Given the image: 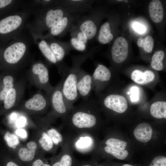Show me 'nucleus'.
<instances>
[{
    "label": "nucleus",
    "instance_id": "nucleus-1",
    "mask_svg": "<svg viewBox=\"0 0 166 166\" xmlns=\"http://www.w3.org/2000/svg\"><path fill=\"white\" fill-rule=\"evenodd\" d=\"M91 50L82 55L73 56L72 67L69 68L66 75L62 77L61 90L69 106L72 109L73 104L79 97L77 89L79 72L82 64L91 56Z\"/></svg>",
    "mask_w": 166,
    "mask_h": 166
},
{
    "label": "nucleus",
    "instance_id": "nucleus-2",
    "mask_svg": "<svg viewBox=\"0 0 166 166\" xmlns=\"http://www.w3.org/2000/svg\"><path fill=\"white\" fill-rule=\"evenodd\" d=\"M66 118L74 127L80 129H90L97 123V118L91 100L84 101L78 106L73 107Z\"/></svg>",
    "mask_w": 166,
    "mask_h": 166
},
{
    "label": "nucleus",
    "instance_id": "nucleus-3",
    "mask_svg": "<svg viewBox=\"0 0 166 166\" xmlns=\"http://www.w3.org/2000/svg\"><path fill=\"white\" fill-rule=\"evenodd\" d=\"M27 76L31 85L43 90L49 95L54 87L50 83L49 70L44 63L37 62L33 64Z\"/></svg>",
    "mask_w": 166,
    "mask_h": 166
},
{
    "label": "nucleus",
    "instance_id": "nucleus-4",
    "mask_svg": "<svg viewBox=\"0 0 166 166\" xmlns=\"http://www.w3.org/2000/svg\"><path fill=\"white\" fill-rule=\"evenodd\" d=\"M62 79L49 95L52 111L49 114L53 117H60L66 119L71 109L68 106L61 90Z\"/></svg>",
    "mask_w": 166,
    "mask_h": 166
},
{
    "label": "nucleus",
    "instance_id": "nucleus-5",
    "mask_svg": "<svg viewBox=\"0 0 166 166\" xmlns=\"http://www.w3.org/2000/svg\"><path fill=\"white\" fill-rule=\"evenodd\" d=\"M50 105L49 96L46 93L39 92L23 102L19 109L28 114H38L45 112Z\"/></svg>",
    "mask_w": 166,
    "mask_h": 166
},
{
    "label": "nucleus",
    "instance_id": "nucleus-6",
    "mask_svg": "<svg viewBox=\"0 0 166 166\" xmlns=\"http://www.w3.org/2000/svg\"><path fill=\"white\" fill-rule=\"evenodd\" d=\"M26 81L22 79L17 81L15 86L7 92L3 101L5 110H9L14 108L18 104L23 95Z\"/></svg>",
    "mask_w": 166,
    "mask_h": 166
},
{
    "label": "nucleus",
    "instance_id": "nucleus-7",
    "mask_svg": "<svg viewBox=\"0 0 166 166\" xmlns=\"http://www.w3.org/2000/svg\"><path fill=\"white\" fill-rule=\"evenodd\" d=\"M26 50V46L24 43L21 42H15L5 50L3 53L4 59L8 64L15 65L23 58Z\"/></svg>",
    "mask_w": 166,
    "mask_h": 166
},
{
    "label": "nucleus",
    "instance_id": "nucleus-8",
    "mask_svg": "<svg viewBox=\"0 0 166 166\" xmlns=\"http://www.w3.org/2000/svg\"><path fill=\"white\" fill-rule=\"evenodd\" d=\"M92 75L82 69L79 72L77 83V89L79 98L87 101L93 89Z\"/></svg>",
    "mask_w": 166,
    "mask_h": 166
},
{
    "label": "nucleus",
    "instance_id": "nucleus-9",
    "mask_svg": "<svg viewBox=\"0 0 166 166\" xmlns=\"http://www.w3.org/2000/svg\"><path fill=\"white\" fill-rule=\"evenodd\" d=\"M104 106L107 109L119 113L125 112L128 108V103L123 96L110 94L105 96L103 100Z\"/></svg>",
    "mask_w": 166,
    "mask_h": 166
},
{
    "label": "nucleus",
    "instance_id": "nucleus-10",
    "mask_svg": "<svg viewBox=\"0 0 166 166\" xmlns=\"http://www.w3.org/2000/svg\"><path fill=\"white\" fill-rule=\"evenodd\" d=\"M128 42L124 38L119 37L116 38L111 49L113 61L117 63L124 61L128 56Z\"/></svg>",
    "mask_w": 166,
    "mask_h": 166
},
{
    "label": "nucleus",
    "instance_id": "nucleus-11",
    "mask_svg": "<svg viewBox=\"0 0 166 166\" xmlns=\"http://www.w3.org/2000/svg\"><path fill=\"white\" fill-rule=\"evenodd\" d=\"M70 13L67 8L59 7L47 10L44 18L43 24L46 29L50 30L64 16Z\"/></svg>",
    "mask_w": 166,
    "mask_h": 166
},
{
    "label": "nucleus",
    "instance_id": "nucleus-12",
    "mask_svg": "<svg viewBox=\"0 0 166 166\" xmlns=\"http://www.w3.org/2000/svg\"><path fill=\"white\" fill-rule=\"evenodd\" d=\"M76 26L82 33L88 41L93 38L97 33L96 23L90 14L81 20Z\"/></svg>",
    "mask_w": 166,
    "mask_h": 166
},
{
    "label": "nucleus",
    "instance_id": "nucleus-13",
    "mask_svg": "<svg viewBox=\"0 0 166 166\" xmlns=\"http://www.w3.org/2000/svg\"><path fill=\"white\" fill-rule=\"evenodd\" d=\"M111 76V72L107 67L102 64L98 65L92 75L93 89L95 91H97L100 85L108 82L110 80Z\"/></svg>",
    "mask_w": 166,
    "mask_h": 166
},
{
    "label": "nucleus",
    "instance_id": "nucleus-14",
    "mask_svg": "<svg viewBox=\"0 0 166 166\" xmlns=\"http://www.w3.org/2000/svg\"><path fill=\"white\" fill-rule=\"evenodd\" d=\"M69 13L56 24L49 30V35L57 36L63 34L71 28L76 18L74 15Z\"/></svg>",
    "mask_w": 166,
    "mask_h": 166
},
{
    "label": "nucleus",
    "instance_id": "nucleus-15",
    "mask_svg": "<svg viewBox=\"0 0 166 166\" xmlns=\"http://www.w3.org/2000/svg\"><path fill=\"white\" fill-rule=\"evenodd\" d=\"M22 18L20 15L8 16L0 21V33L7 34L15 30L21 25Z\"/></svg>",
    "mask_w": 166,
    "mask_h": 166
},
{
    "label": "nucleus",
    "instance_id": "nucleus-16",
    "mask_svg": "<svg viewBox=\"0 0 166 166\" xmlns=\"http://www.w3.org/2000/svg\"><path fill=\"white\" fill-rule=\"evenodd\" d=\"M38 144L35 141L28 142L24 146L20 148L18 155L20 159L23 161H29L34 158L38 148Z\"/></svg>",
    "mask_w": 166,
    "mask_h": 166
},
{
    "label": "nucleus",
    "instance_id": "nucleus-17",
    "mask_svg": "<svg viewBox=\"0 0 166 166\" xmlns=\"http://www.w3.org/2000/svg\"><path fill=\"white\" fill-rule=\"evenodd\" d=\"M133 133L136 138L139 141L147 142L152 138V129L150 124L147 123H142L136 127Z\"/></svg>",
    "mask_w": 166,
    "mask_h": 166
},
{
    "label": "nucleus",
    "instance_id": "nucleus-18",
    "mask_svg": "<svg viewBox=\"0 0 166 166\" xmlns=\"http://www.w3.org/2000/svg\"><path fill=\"white\" fill-rule=\"evenodd\" d=\"M38 46L45 57L50 62L57 65L59 73L62 71L65 65L59 64L49 45L44 40H42L39 43Z\"/></svg>",
    "mask_w": 166,
    "mask_h": 166
},
{
    "label": "nucleus",
    "instance_id": "nucleus-19",
    "mask_svg": "<svg viewBox=\"0 0 166 166\" xmlns=\"http://www.w3.org/2000/svg\"><path fill=\"white\" fill-rule=\"evenodd\" d=\"M149 13L153 22L156 23L161 22L164 17L163 9L160 0H154L151 2L149 6Z\"/></svg>",
    "mask_w": 166,
    "mask_h": 166
},
{
    "label": "nucleus",
    "instance_id": "nucleus-20",
    "mask_svg": "<svg viewBox=\"0 0 166 166\" xmlns=\"http://www.w3.org/2000/svg\"><path fill=\"white\" fill-rule=\"evenodd\" d=\"M131 77L135 83L144 85L152 81L154 79L155 75L151 70H147L142 72L140 70L136 69L132 72Z\"/></svg>",
    "mask_w": 166,
    "mask_h": 166
},
{
    "label": "nucleus",
    "instance_id": "nucleus-21",
    "mask_svg": "<svg viewBox=\"0 0 166 166\" xmlns=\"http://www.w3.org/2000/svg\"><path fill=\"white\" fill-rule=\"evenodd\" d=\"M71 45L68 43L61 44L57 42H53L50 44L49 46L59 64H60L65 57L69 53L71 49L70 46Z\"/></svg>",
    "mask_w": 166,
    "mask_h": 166
},
{
    "label": "nucleus",
    "instance_id": "nucleus-22",
    "mask_svg": "<svg viewBox=\"0 0 166 166\" xmlns=\"http://www.w3.org/2000/svg\"><path fill=\"white\" fill-rule=\"evenodd\" d=\"M99 42L102 44L110 42L113 38V35L111 30L110 23L106 22L101 26L98 37Z\"/></svg>",
    "mask_w": 166,
    "mask_h": 166
},
{
    "label": "nucleus",
    "instance_id": "nucleus-23",
    "mask_svg": "<svg viewBox=\"0 0 166 166\" xmlns=\"http://www.w3.org/2000/svg\"><path fill=\"white\" fill-rule=\"evenodd\" d=\"M15 75H6L3 78V86L0 91V101H3L7 92L13 88L17 83Z\"/></svg>",
    "mask_w": 166,
    "mask_h": 166
},
{
    "label": "nucleus",
    "instance_id": "nucleus-24",
    "mask_svg": "<svg viewBox=\"0 0 166 166\" xmlns=\"http://www.w3.org/2000/svg\"><path fill=\"white\" fill-rule=\"evenodd\" d=\"M150 112L154 118L158 119L166 118V102L164 101H157L151 105Z\"/></svg>",
    "mask_w": 166,
    "mask_h": 166
},
{
    "label": "nucleus",
    "instance_id": "nucleus-25",
    "mask_svg": "<svg viewBox=\"0 0 166 166\" xmlns=\"http://www.w3.org/2000/svg\"><path fill=\"white\" fill-rule=\"evenodd\" d=\"M164 56V53L162 50L156 52L153 55L151 62V66L154 69L161 71L163 68V60Z\"/></svg>",
    "mask_w": 166,
    "mask_h": 166
},
{
    "label": "nucleus",
    "instance_id": "nucleus-26",
    "mask_svg": "<svg viewBox=\"0 0 166 166\" xmlns=\"http://www.w3.org/2000/svg\"><path fill=\"white\" fill-rule=\"evenodd\" d=\"M38 144L42 149L46 152L52 150L54 145L46 132H42L38 140Z\"/></svg>",
    "mask_w": 166,
    "mask_h": 166
},
{
    "label": "nucleus",
    "instance_id": "nucleus-27",
    "mask_svg": "<svg viewBox=\"0 0 166 166\" xmlns=\"http://www.w3.org/2000/svg\"><path fill=\"white\" fill-rule=\"evenodd\" d=\"M137 45L142 48L145 51L148 53L152 52L154 45V41L152 37L148 35L145 38H139L137 41Z\"/></svg>",
    "mask_w": 166,
    "mask_h": 166
},
{
    "label": "nucleus",
    "instance_id": "nucleus-28",
    "mask_svg": "<svg viewBox=\"0 0 166 166\" xmlns=\"http://www.w3.org/2000/svg\"><path fill=\"white\" fill-rule=\"evenodd\" d=\"M105 143L108 147L118 150H124L127 145V142L114 138L108 139Z\"/></svg>",
    "mask_w": 166,
    "mask_h": 166
},
{
    "label": "nucleus",
    "instance_id": "nucleus-29",
    "mask_svg": "<svg viewBox=\"0 0 166 166\" xmlns=\"http://www.w3.org/2000/svg\"><path fill=\"white\" fill-rule=\"evenodd\" d=\"M46 132L54 145H58L62 142L63 137L56 129L51 128L48 129Z\"/></svg>",
    "mask_w": 166,
    "mask_h": 166
},
{
    "label": "nucleus",
    "instance_id": "nucleus-30",
    "mask_svg": "<svg viewBox=\"0 0 166 166\" xmlns=\"http://www.w3.org/2000/svg\"><path fill=\"white\" fill-rule=\"evenodd\" d=\"M104 150L106 153L120 160H123L125 159L128 154V152L127 150H117L107 146L105 147Z\"/></svg>",
    "mask_w": 166,
    "mask_h": 166
},
{
    "label": "nucleus",
    "instance_id": "nucleus-31",
    "mask_svg": "<svg viewBox=\"0 0 166 166\" xmlns=\"http://www.w3.org/2000/svg\"><path fill=\"white\" fill-rule=\"evenodd\" d=\"M73 163V159L71 156L68 153H65L52 166H72Z\"/></svg>",
    "mask_w": 166,
    "mask_h": 166
},
{
    "label": "nucleus",
    "instance_id": "nucleus-32",
    "mask_svg": "<svg viewBox=\"0 0 166 166\" xmlns=\"http://www.w3.org/2000/svg\"><path fill=\"white\" fill-rule=\"evenodd\" d=\"M4 138L8 145L11 148H15L19 143V140L17 136L8 132L6 133Z\"/></svg>",
    "mask_w": 166,
    "mask_h": 166
},
{
    "label": "nucleus",
    "instance_id": "nucleus-33",
    "mask_svg": "<svg viewBox=\"0 0 166 166\" xmlns=\"http://www.w3.org/2000/svg\"><path fill=\"white\" fill-rule=\"evenodd\" d=\"M70 41L71 45L78 51H83L86 48V44L75 37H71Z\"/></svg>",
    "mask_w": 166,
    "mask_h": 166
},
{
    "label": "nucleus",
    "instance_id": "nucleus-34",
    "mask_svg": "<svg viewBox=\"0 0 166 166\" xmlns=\"http://www.w3.org/2000/svg\"><path fill=\"white\" fill-rule=\"evenodd\" d=\"M149 166H166V157L163 156H158L152 160Z\"/></svg>",
    "mask_w": 166,
    "mask_h": 166
},
{
    "label": "nucleus",
    "instance_id": "nucleus-35",
    "mask_svg": "<svg viewBox=\"0 0 166 166\" xmlns=\"http://www.w3.org/2000/svg\"><path fill=\"white\" fill-rule=\"evenodd\" d=\"M130 98L132 102H136L139 100V89L137 87L133 86L131 88Z\"/></svg>",
    "mask_w": 166,
    "mask_h": 166
},
{
    "label": "nucleus",
    "instance_id": "nucleus-36",
    "mask_svg": "<svg viewBox=\"0 0 166 166\" xmlns=\"http://www.w3.org/2000/svg\"><path fill=\"white\" fill-rule=\"evenodd\" d=\"M133 29L139 34H142L145 32V28L143 25L137 22H135L133 24Z\"/></svg>",
    "mask_w": 166,
    "mask_h": 166
},
{
    "label": "nucleus",
    "instance_id": "nucleus-37",
    "mask_svg": "<svg viewBox=\"0 0 166 166\" xmlns=\"http://www.w3.org/2000/svg\"><path fill=\"white\" fill-rule=\"evenodd\" d=\"M16 133L18 136L22 138H25L27 136V133L26 130L23 128L18 129L16 131Z\"/></svg>",
    "mask_w": 166,
    "mask_h": 166
},
{
    "label": "nucleus",
    "instance_id": "nucleus-38",
    "mask_svg": "<svg viewBox=\"0 0 166 166\" xmlns=\"http://www.w3.org/2000/svg\"><path fill=\"white\" fill-rule=\"evenodd\" d=\"M12 2L11 0H0V9L5 7Z\"/></svg>",
    "mask_w": 166,
    "mask_h": 166
},
{
    "label": "nucleus",
    "instance_id": "nucleus-39",
    "mask_svg": "<svg viewBox=\"0 0 166 166\" xmlns=\"http://www.w3.org/2000/svg\"><path fill=\"white\" fill-rule=\"evenodd\" d=\"M43 162L40 159H38L34 161L32 164V166H42Z\"/></svg>",
    "mask_w": 166,
    "mask_h": 166
},
{
    "label": "nucleus",
    "instance_id": "nucleus-40",
    "mask_svg": "<svg viewBox=\"0 0 166 166\" xmlns=\"http://www.w3.org/2000/svg\"><path fill=\"white\" fill-rule=\"evenodd\" d=\"M6 166H18V165L14 162L10 161L7 164Z\"/></svg>",
    "mask_w": 166,
    "mask_h": 166
},
{
    "label": "nucleus",
    "instance_id": "nucleus-41",
    "mask_svg": "<svg viewBox=\"0 0 166 166\" xmlns=\"http://www.w3.org/2000/svg\"><path fill=\"white\" fill-rule=\"evenodd\" d=\"M80 166H92L91 164L89 163H84L81 165Z\"/></svg>",
    "mask_w": 166,
    "mask_h": 166
},
{
    "label": "nucleus",
    "instance_id": "nucleus-42",
    "mask_svg": "<svg viewBox=\"0 0 166 166\" xmlns=\"http://www.w3.org/2000/svg\"><path fill=\"white\" fill-rule=\"evenodd\" d=\"M42 166H51L49 164L44 163Z\"/></svg>",
    "mask_w": 166,
    "mask_h": 166
},
{
    "label": "nucleus",
    "instance_id": "nucleus-43",
    "mask_svg": "<svg viewBox=\"0 0 166 166\" xmlns=\"http://www.w3.org/2000/svg\"><path fill=\"white\" fill-rule=\"evenodd\" d=\"M123 166H133L129 164H124L123 165Z\"/></svg>",
    "mask_w": 166,
    "mask_h": 166
},
{
    "label": "nucleus",
    "instance_id": "nucleus-44",
    "mask_svg": "<svg viewBox=\"0 0 166 166\" xmlns=\"http://www.w3.org/2000/svg\"><path fill=\"white\" fill-rule=\"evenodd\" d=\"M98 166H101V165H98Z\"/></svg>",
    "mask_w": 166,
    "mask_h": 166
}]
</instances>
